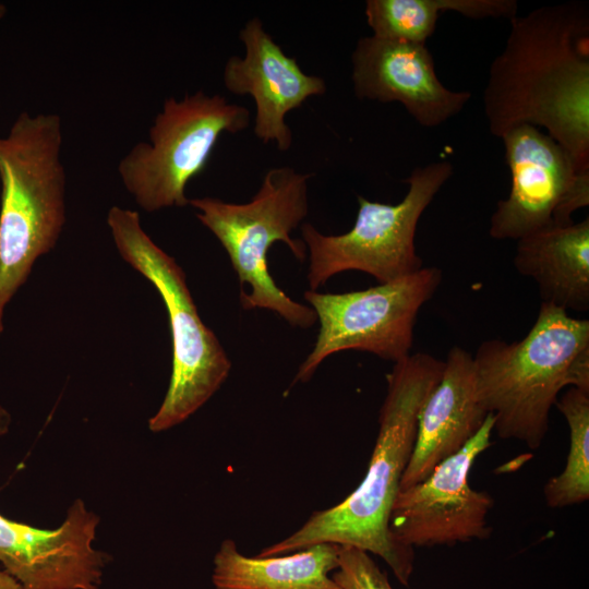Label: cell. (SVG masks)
<instances>
[{"instance_id": "obj_20", "label": "cell", "mask_w": 589, "mask_h": 589, "mask_svg": "<svg viewBox=\"0 0 589 589\" xmlns=\"http://www.w3.org/2000/svg\"><path fill=\"white\" fill-rule=\"evenodd\" d=\"M332 578L341 589H394L370 553L349 545H340Z\"/></svg>"}, {"instance_id": "obj_21", "label": "cell", "mask_w": 589, "mask_h": 589, "mask_svg": "<svg viewBox=\"0 0 589 589\" xmlns=\"http://www.w3.org/2000/svg\"><path fill=\"white\" fill-rule=\"evenodd\" d=\"M0 589H20V586L10 574L0 569Z\"/></svg>"}, {"instance_id": "obj_15", "label": "cell", "mask_w": 589, "mask_h": 589, "mask_svg": "<svg viewBox=\"0 0 589 589\" xmlns=\"http://www.w3.org/2000/svg\"><path fill=\"white\" fill-rule=\"evenodd\" d=\"M488 416L479 398L472 356L461 347H452L442 377L419 414L414 447L399 490L423 481L443 460L462 449Z\"/></svg>"}, {"instance_id": "obj_4", "label": "cell", "mask_w": 589, "mask_h": 589, "mask_svg": "<svg viewBox=\"0 0 589 589\" xmlns=\"http://www.w3.org/2000/svg\"><path fill=\"white\" fill-rule=\"evenodd\" d=\"M62 123L57 113L21 112L0 136V308L35 262L58 243L67 221Z\"/></svg>"}, {"instance_id": "obj_17", "label": "cell", "mask_w": 589, "mask_h": 589, "mask_svg": "<svg viewBox=\"0 0 589 589\" xmlns=\"http://www.w3.org/2000/svg\"><path fill=\"white\" fill-rule=\"evenodd\" d=\"M340 545L317 543L273 556H245L232 539L221 542L213 560L216 589H341L332 578Z\"/></svg>"}, {"instance_id": "obj_19", "label": "cell", "mask_w": 589, "mask_h": 589, "mask_svg": "<svg viewBox=\"0 0 589 589\" xmlns=\"http://www.w3.org/2000/svg\"><path fill=\"white\" fill-rule=\"evenodd\" d=\"M470 0H368L364 14L373 36L425 44L434 33L441 11L467 16Z\"/></svg>"}, {"instance_id": "obj_18", "label": "cell", "mask_w": 589, "mask_h": 589, "mask_svg": "<svg viewBox=\"0 0 589 589\" xmlns=\"http://www.w3.org/2000/svg\"><path fill=\"white\" fill-rule=\"evenodd\" d=\"M555 407L569 429V450L563 471L548 480L543 494L549 507L563 508L589 498V392L569 387Z\"/></svg>"}, {"instance_id": "obj_3", "label": "cell", "mask_w": 589, "mask_h": 589, "mask_svg": "<svg viewBox=\"0 0 589 589\" xmlns=\"http://www.w3.org/2000/svg\"><path fill=\"white\" fill-rule=\"evenodd\" d=\"M472 358L479 398L493 416V432L537 449L560 392L566 386L589 392V321L541 302L521 340H485Z\"/></svg>"}, {"instance_id": "obj_23", "label": "cell", "mask_w": 589, "mask_h": 589, "mask_svg": "<svg viewBox=\"0 0 589 589\" xmlns=\"http://www.w3.org/2000/svg\"><path fill=\"white\" fill-rule=\"evenodd\" d=\"M4 329V310L0 308V335Z\"/></svg>"}, {"instance_id": "obj_7", "label": "cell", "mask_w": 589, "mask_h": 589, "mask_svg": "<svg viewBox=\"0 0 589 589\" xmlns=\"http://www.w3.org/2000/svg\"><path fill=\"white\" fill-rule=\"evenodd\" d=\"M249 124L248 108L219 94L169 97L154 118L148 141L134 144L120 159L121 182L146 212L184 207L187 184L205 169L219 137Z\"/></svg>"}, {"instance_id": "obj_11", "label": "cell", "mask_w": 589, "mask_h": 589, "mask_svg": "<svg viewBox=\"0 0 589 589\" xmlns=\"http://www.w3.org/2000/svg\"><path fill=\"white\" fill-rule=\"evenodd\" d=\"M493 416L467 445L421 482L399 490L389 515L393 539L407 548L455 545L491 534L492 496L468 482L472 465L491 446Z\"/></svg>"}, {"instance_id": "obj_2", "label": "cell", "mask_w": 589, "mask_h": 589, "mask_svg": "<svg viewBox=\"0 0 589 589\" xmlns=\"http://www.w3.org/2000/svg\"><path fill=\"white\" fill-rule=\"evenodd\" d=\"M443 370L444 361L424 352L394 363L386 375L378 433L363 480L340 503L314 512L297 531L259 556L289 554L317 543L349 545L383 558L396 579L409 586L414 551L393 539L389 515L412 455L419 414Z\"/></svg>"}, {"instance_id": "obj_22", "label": "cell", "mask_w": 589, "mask_h": 589, "mask_svg": "<svg viewBox=\"0 0 589 589\" xmlns=\"http://www.w3.org/2000/svg\"><path fill=\"white\" fill-rule=\"evenodd\" d=\"M9 416L7 411L0 407V435L8 431Z\"/></svg>"}, {"instance_id": "obj_24", "label": "cell", "mask_w": 589, "mask_h": 589, "mask_svg": "<svg viewBox=\"0 0 589 589\" xmlns=\"http://www.w3.org/2000/svg\"><path fill=\"white\" fill-rule=\"evenodd\" d=\"M5 12H7L5 5L2 2H0V20L5 15Z\"/></svg>"}, {"instance_id": "obj_14", "label": "cell", "mask_w": 589, "mask_h": 589, "mask_svg": "<svg viewBox=\"0 0 589 589\" xmlns=\"http://www.w3.org/2000/svg\"><path fill=\"white\" fill-rule=\"evenodd\" d=\"M244 57L231 56L224 68V86L236 95H250L255 103L254 134L274 143L280 152L292 145L286 116L312 96L326 92L324 79L303 72L296 58L287 56L264 29L259 17L239 32Z\"/></svg>"}, {"instance_id": "obj_8", "label": "cell", "mask_w": 589, "mask_h": 589, "mask_svg": "<svg viewBox=\"0 0 589 589\" xmlns=\"http://www.w3.org/2000/svg\"><path fill=\"white\" fill-rule=\"evenodd\" d=\"M453 171L447 160L414 168L404 180L409 188L397 204L372 202L358 195L356 221L342 235H324L313 225L303 224L310 290L323 287L330 277L346 271L364 272L384 284L421 269L422 260L414 247L417 226Z\"/></svg>"}, {"instance_id": "obj_13", "label": "cell", "mask_w": 589, "mask_h": 589, "mask_svg": "<svg viewBox=\"0 0 589 589\" xmlns=\"http://www.w3.org/2000/svg\"><path fill=\"white\" fill-rule=\"evenodd\" d=\"M351 63L353 91L359 99L399 103L424 128L441 125L471 98L468 91L456 92L443 85L425 44L361 37Z\"/></svg>"}, {"instance_id": "obj_5", "label": "cell", "mask_w": 589, "mask_h": 589, "mask_svg": "<svg viewBox=\"0 0 589 589\" xmlns=\"http://www.w3.org/2000/svg\"><path fill=\"white\" fill-rule=\"evenodd\" d=\"M311 177L291 167H277L266 171L248 203H228L209 196L189 200V205L196 209V218L228 253L241 285L242 309L273 311L300 328L314 325L316 314L276 285L268 272L267 253L272 244L281 241L298 261L305 260L304 242L292 239L290 233L308 215Z\"/></svg>"}, {"instance_id": "obj_1", "label": "cell", "mask_w": 589, "mask_h": 589, "mask_svg": "<svg viewBox=\"0 0 589 589\" xmlns=\"http://www.w3.org/2000/svg\"><path fill=\"white\" fill-rule=\"evenodd\" d=\"M510 21L483 93L490 132L542 127L589 172V10L572 1L543 5Z\"/></svg>"}, {"instance_id": "obj_9", "label": "cell", "mask_w": 589, "mask_h": 589, "mask_svg": "<svg viewBox=\"0 0 589 589\" xmlns=\"http://www.w3.org/2000/svg\"><path fill=\"white\" fill-rule=\"evenodd\" d=\"M441 280V269L432 266L365 290H306L303 297L320 329L292 384L308 382L328 356L344 350L366 351L394 363L409 356L418 313Z\"/></svg>"}, {"instance_id": "obj_12", "label": "cell", "mask_w": 589, "mask_h": 589, "mask_svg": "<svg viewBox=\"0 0 589 589\" xmlns=\"http://www.w3.org/2000/svg\"><path fill=\"white\" fill-rule=\"evenodd\" d=\"M98 524L80 498L56 529L0 514V563L20 589H100L109 555L93 546Z\"/></svg>"}, {"instance_id": "obj_10", "label": "cell", "mask_w": 589, "mask_h": 589, "mask_svg": "<svg viewBox=\"0 0 589 589\" xmlns=\"http://www.w3.org/2000/svg\"><path fill=\"white\" fill-rule=\"evenodd\" d=\"M502 140L512 185L496 205L489 235L517 241L573 223L572 214L589 205V172L577 171L568 153L533 125L513 128Z\"/></svg>"}, {"instance_id": "obj_6", "label": "cell", "mask_w": 589, "mask_h": 589, "mask_svg": "<svg viewBox=\"0 0 589 589\" xmlns=\"http://www.w3.org/2000/svg\"><path fill=\"white\" fill-rule=\"evenodd\" d=\"M107 225L122 260L155 287L167 310L171 376L159 409L148 420L152 432L166 431L187 420L220 388L231 361L200 317L182 267L146 233L139 213L112 206Z\"/></svg>"}, {"instance_id": "obj_16", "label": "cell", "mask_w": 589, "mask_h": 589, "mask_svg": "<svg viewBox=\"0 0 589 589\" xmlns=\"http://www.w3.org/2000/svg\"><path fill=\"white\" fill-rule=\"evenodd\" d=\"M514 265L537 283L541 302L565 311H588L589 218L518 239Z\"/></svg>"}]
</instances>
